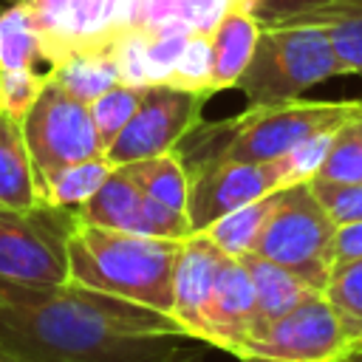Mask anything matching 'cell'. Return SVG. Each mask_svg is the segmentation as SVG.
<instances>
[{
    "label": "cell",
    "mask_w": 362,
    "mask_h": 362,
    "mask_svg": "<svg viewBox=\"0 0 362 362\" xmlns=\"http://www.w3.org/2000/svg\"><path fill=\"white\" fill-rule=\"evenodd\" d=\"M181 339L170 314L74 280L0 283V359L8 362H170Z\"/></svg>",
    "instance_id": "cell-1"
},
{
    "label": "cell",
    "mask_w": 362,
    "mask_h": 362,
    "mask_svg": "<svg viewBox=\"0 0 362 362\" xmlns=\"http://www.w3.org/2000/svg\"><path fill=\"white\" fill-rule=\"evenodd\" d=\"M181 243L76 223L68 238V280L173 317V269Z\"/></svg>",
    "instance_id": "cell-2"
},
{
    "label": "cell",
    "mask_w": 362,
    "mask_h": 362,
    "mask_svg": "<svg viewBox=\"0 0 362 362\" xmlns=\"http://www.w3.org/2000/svg\"><path fill=\"white\" fill-rule=\"evenodd\" d=\"M362 110V102H274L249 105L243 113L204 130V158L274 161L300 141L337 130ZM198 158V161H204Z\"/></svg>",
    "instance_id": "cell-3"
},
{
    "label": "cell",
    "mask_w": 362,
    "mask_h": 362,
    "mask_svg": "<svg viewBox=\"0 0 362 362\" xmlns=\"http://www.w3.org/2000/svg\"><path fill=\"white\" fill-rule=\"evenodd\" d=\"M345 74L325 28L263 25L238 88L249 105H274L300 99L308 88Z\"/></svg>",
    "instance_id": "cell-4"
},
{
    "label": "cell",
    "mask_w": 362,
    "mask_h": 362,
    "mask_svg": "<svg viewBox=\"0 0 362 362\" xmlns=\"http://www.w3.org/2000/svg\"><path fill=\"white\" fill-rule=\"evenodd\" d=\"M337 229L339 226L322 209L311 187L291 184L277 189L274 206L249 255L272 260L303 277L311 288L325 291L334 269Z\"/></svg>",
    "instance_id": "cell-5"
},
{
    "label": "cell",
    "mask_w": 362,
    "mask_h": 362,
    "mask_svg": "<svg viewBox=\"0 0 362 362\" xmlns=\"http://www.w3.org/2000/svg\"><path fill=\"white\" fill-rule=\"evenodd\" d=\"M76 212L51 206L0 204V283L57 286L68 283V238Z\"/></svg>",
    "instance_id": "cell-6"
},
{
    "label": "cell",
    "mask_w": 362,
    "mask_h": 362,
    "mask_svg": "<svg viewBox=\"0 0 362 362\" xmlns=\"http://www.w3.org/2000/svg\"><path fill=\"white\" fill-rule=\"evenodd\" d=\"M23 130L37 175V189L68 164L105 156L90 105L71 96L51 79L23 116Z\"/></svg>",
    "instance_id": "cell-7"
},
{
    "label": "cell",
    "mask_w": 362,
    "mask_h": 362,
    "mask_svg": "<svg viewBox=\"0 0 362 362\" xmlns=\"http://www.w3.org/2000/svg\"><path fill=\"white\" fill-rule=\"evenodd\" d=\"M206 99L209 93L204 90H187L167 82L147 85L139 110L105 150V158L113 167H122L175 150L192 130L201 127V110Z\"/></svg>",
    "instance_id": "cell-8"
},
{
    "label": "cell",
    "mask_w": 362,
    "mask_h": 362,
    "mask_svg": "<svg viewBox=\"0 0 362 362\" xmlns=\"http://www.w3.org/2000/svg\"><path fill=\"white\" fill-rule=\"evenodd\" d=\"M354 345L339 314L322 291H314L263 334L246 339L240 354H263L294 362H337Z\"/></svg>",
    "instance_id": "cell-9"
},
{
    "label": "cell",
    "mask_w": 362,
    "mask_h": 362,
    "mask_svg": "<svg viewBox=\"0 0 362 362\" xmlns=\"http://www.w3.org/2000/svg\"><path fill=\"white\" fill-rule=\"evenodd\" d=\"M189 170V204L187 215L192 223V235L204 232L218 218L232 209L252 204L274 189H283L280 173L274 161H226V158H204L187 164Z\"/></svg>",
    "instance_id": "cell-10"
},
{
    "label": "cell",
    "mask_w": 362,
    "mask_h": 362,
    "mask_svg": "<svg viewBox=\"0 0 362 362\" xmlns=\"http://www.w3.org/2000/svg\"><path fill=\"white\" fill-rule=\"evenodd\" d=\"M255 325V283L243 257L223 255L204 311V342L238 356Z\"/></svg>",
    "instance_id": "cell-11"
},
{
    "label": "cell",
    "mask_w": 362,
    "mask_h": 362,
    "mask_svg": "<svg viewBox=\"0 0 362 362\" xmlns=\"http://www.w3.org/2000/svg\"><path fill=\"white\" fill-rule=\"evenodd\" d=\"M223 252L201 232L181 243L173 269V320L192 339H204V311L212 294L215 272Z\"/></svg>",
    "instance_id": "cell-12"
},
{
    "label": "cell",
    "mask_w": 362,
    "mask_h": 362,
    "mask_svg": "<svg viewBox=\"0 0 362 362\" xmlns=\"http://www.w3.org/2000/svg\"><path fill=\"white\" fill-rule=\"evenodd\" d=\"M260 23L243 11V8H226L223 17L215 23V28L209 31L212 40V79L209 88L212 93L226 90V88H238L240 74L246 71L257 37H260Z\"/></svg>",
    "instance_id": "cell-13"
},
{
    "label": "cell",
    "mask_w": 362,
    "mask_h": 362,
    "mask_svg": "<svg viewBox=\"0 0 362 362\" xmlns=\"http://www.w3.org/2000/svg\"><path fill=\"white\" fill-rule=\"evenodd\" d=\"M243 263L249 266V274H252V283H255V325H252V337L263 334L269 325H274L280 317H286L308 294L317 291L303 277H297L294 272H288V269H283V266H277L272 260H263L257 255H246Z\"/></svg>",
    "instance_id": "cell-14"
},
{
    "label": "cell",
    "mask_w": 362,
    "mask_h": 362,
    "mask_svg": "<svg viewBox=\"0 0 362 362\" xmlns=\"http://www.w3.org/2000/svg\"><path fill=\"white\" fill-rule=\"evenodd\" d=\"M0 204L34 206L40 204L37 175L25 144L23 119L0 110Z\"/></svg>",
    "instance_id": "cell-15"
},
{
    "label": "cell",
    "mask_w": 362,
    "mask_h": 362,
    "mask_svg": "<svg viewBox=\"0 0 362 362\" xmlns=\"http://www.w3.org/2000/svg\"><path fill=\"white\" fill-rule=\"evenodd\" d=\"M141 201H144V189L124 173V167H113L110 175L102 181V187L74 212L79 223L133 232Z\"/></svg>",
    "instance_id": "cell-16"
},
{
    "label": "cell",
    "mask_w": 362,
    "mask_h": 362,
    "mask_svg": "<svg viewBox=\"0 0 362 362\" xmlns=\"http://www.w3.org/2000/svg\"><path fill=\"white\" fill-rule=\"evenodd\" d=\"M48 79L88 105L96 96H102L107 88L122 82L116 59H113V45L71 51L68 57H62L57 65L48 68Z\"/></svg>",
    "instance_id": "cell-17"
},
{
    "label": "cell",
    "mask_w": 362,
    "mask_h": 362,
    "mask_svg": "<svg viewBox=\"0 0 362 362\" xmlns=\"http://www.w3.org/2000/svg\"><path fill=\"white\" fill-rule=\"evenodd\" d=\"M124 173L144 189V195L178 209V212H187V204H189V170H187V161L181 156V150H170V153H161V156H150V158H141V161H130V164H122Z\"/></svg>",
    "instance_id": "cell-18"
},
{
    "label": "cell",
    "mask_w": 362,
    "mask_h": 362,
    "mask_svg": "<svg viewBox=\"0 0 362 362\" xmlns=\"http://www.w3.org/2000/svg\"><path fill=\"white\" fill-rule=\"evenodd\" d=\"M37 62H45V57L34 8L25 0H14L0 11V71L34 68Z\"/></svg>",
    "instance_id": "cell-19"
},
{
    "label": "cell",
    "mask_w": 362,
    "mask_h": 362,
    "mask_svg": "<svg viewBox=\"0 0 362 362\" xmlns=\"http://www.w3.org/2000/svg\"><path fill=\"white\" fill-rule=\"evenodd\" d=\"M274 195H277V189L263 195V198H257V201H252V204H243V206L232 209L229 215H223L215 223H209L201 235L209 238L223 255L246 257L255 249V243H257V238L263 232V223H266V218H269V212L274 206Z\"/></svg>",
    "instance_id": "cell-20"
},
{
    "label": "cell",
    "mask_w": 362,
    "mask_h": 362,
    "mask_svg": "<svg viewBox=\"0 0 362 362\" xmlns=\"http://www.w3.org/2000/svg\"><path fill=\"white\" fill-rule=\"evenodd\" d=\"M110 170H113V164L105 156L68 164L40 187V201H45L51 206H62V209H76L102 187V181L110 175Z\"/></svg>",
    "instance_id": "cell-21"
},
{
    "label": "cell",
    "mask_w": 362,
    "mask_h": 362,
    "mask_svg": "<svg viewBox=\"0 0 362 362\" xmlns=\"http://www.w3.org/2000/svg\"><path fill=\"white\" fill-rule=\"evenodd\" d=\"M322 294L339 314L345 334L356 348L362 342V257L334 263Z\"/></svg>",
    "instance_id": "cell-22"
},
{
    "label": "cell",
    "mask_w": 362,
    "mask_h": 362,
    "mask_svg": "<svg viewBox=\"0 0 362 362\" xmlns=\"http://www.w3.org/2000/svg\"><path fill=\"white\" fill-rule=\"evenodd\" d=\"M314 178L337 184L362 181V110L334 130L325 161Z\"/></svg>",
    "instance_id": "cell-23"
},
{
    "label": "cell",
    "mask_w": 362,
    "mask_h": 362,
    "mask_svg": "<svg viewBox=\"0 0 362 362\" xmlns=\"http://www.w3.org/2000/svg\"><path fill=\"white\" fill-rule=\"evenodd\" d=\"M226 8V0H144L139 28H153L167 20H184L192 31L209 34Z\"/></svg>",
    "instance_id": "cell-24"
},
{
    "label": "cell",
    "mask_w": 362,
    "mask_h": 362,
    "mask_svg": "<svg viewBox=\"0 0 362 362\" xmlns=\"http://www.w3.org/2000/svg\"><path fill=\"white\" fill-rule=\"evenodd\" d=\"M147 34V71H150V85H161L170 79L184 45L189 42V37L195 34L184 20H167L161 25L144 28Z\"/></svg>",
    "instance_id": "cell-25"
},
{
    "label": "cell",
    "mask_w": 362,
    "mask_h": 362,
    "mask_svg": "<svg viewBox=\"0 0 362 362\" xmlns=\"http://www.w3.org/2000/svg\"><path fill=\"white\" fill-rule=\"evenodd\" d=\"M141 93H144V88L119 82V85L107 88L102 96H96L90 102V116H93V124L99 130V139H102L105 150L113 144V139L127 127V122L139 110Z\"/></svg>",
    "instance_id": "cell-26"
},
{
    "label": "cell",
    "mask_w": 362,
    "mask_h": 362,
    "mask_svg": "<svg viewBox=\"0 0 362 362\" xmlns=\"http://www.w3.org/2000/svg\"><path fill=\"white\" fill-rule=\"evenodd\" d=\"M209 79H212V40H209V34L195 31L189 37V42L184 45L167 85L187 88V90H204L212 96Z\"/></svg>",
    "instance_id": "cell-27"
},
{
    "label": "cell",
    "mask_w": 362,
    "mask_h": 362,
    "mask_svg": "<svg viewBox=\"0 0 362 362\" xmlns=\"http://www.w3.org/2000/svg\"><path fill=\"white\" fill-rule=\"evenodd\" d=\"M331 136H334V130L317 133V136L300 141L297 147H291L288 153H283L280 158H274V167H277V173H280V184H283V187L308 184V181L320 173V167H322V161H325V153H328V147H331Z\"/></svg>",
    "instance_id": "cell-28"
},
{
    "label": "cell",
    "mask_w": 362,
    "mask_h": 362,
    "mask_svg": "<svg viewBox=\"0 0 362 362\" xmlns=\"http://www.w3.org/2000/svg\"><path fill=\"white\" fill-rule=\"evenodd\" d=\"M48 82V71L40 74L34 68H8L0 71V110L11 116H25L28 107L37 102Z\"/></svg>",
    "instance_id": "cell-29"
},
{
    "label": "cell",
    "mask_w": 362,
    "mask_h": 362,
    "mask_svg": "<svg viewBox=\"0 0 362 362\" xmlns=\"http://www.w3.org/2000/svg\"><path fill=\"white\" fill-rule=\"evenodd\" d=\"M311 192L322 204V209L331 215L337 226L345 223H359L362 221V181L356 184H337V181H322L311 178L308 181Z\"/></svg>",
    "instance_id": "cell-30"
},
{
    "label": "cell",
    "mask_w": 362,
    "mask_h": 362,
    "mask_svg": "<svg viewBox=\"0 0 362 362\" xmlns=\"http://www.w3.org/2000/svg\"><path fill=\"white\" fill-rule=\"evenodd\" d=\"M320 0H249V14L260 25H283L297 11L314 6Z\"/></svg>",
    "instance_id": "cell-31"
},
{
    "label": "cell",
    "mask_w": 362,
    "mask_h": 362,
    "mask_svg": "<svg viewBox=\"0 0 362 362\" xmlns=\"http://www.w3.org/2000/svg\"><path fill=\"white\" fill-rule=\"evenodd\" d=\"M356 257H362V221L339 226L337 229V243H334V263L356 260Z\"/></svg>",
    "instance_id": "cell-32"
},
{
    "label": "cell",
    "mask_w": 362,
    "mask_h": 362,
    "mask_svg": "<svg viewBox=\"0 0 362 362\" xmlns=\"http://www.w3.org/2000/svg\"><path fill=\"white\" fill-rule=\"evenodd\" d=\"M25 3L34 8V17H37V20H48V17L59 14L68 0H25Z\"/></svg>",
    "instance_id": "cell-33"
},
{
    "label": "cell",
    "mask_w": 362,
    "mask_h": 362,
    "mask_svg": "<svg viewBox=\"0 0 362 362\" xmlns=\"http://www.w3.org/2000/svg\"><path fill=\"white\" fill-rule=\"evenodd\" d=\"M240 362H294V359H277V356H263V354H240Z\"/></svg>",
    "instance_id": "cell-34"
},
{
    "label": "cell",
    "mask_w": 362,
    "mask_h": 362,
    "mask_svg": "<svg viewBox=\"0 0 362 362\" xmlns=\"http://www.w3.org/2000/svg\"><path fill=\"white\" fill-rule=\"evenodd\" d=\"M337 362H362V345L359 348H351L345 356H339Z\"/></svg>",
    "instance_id": "cell-35"
},
{
    "label": "cell",
    "mask_w": 362,
    "mask_h": 362,
    "mask_svg": "<svg viewBox=\"0 0 362 362\" xmlns=\"http://www.w3.org/2000/svg\"><path fill=\"white\" fill-rule=\"evenodd\" d=\"M226 6H229V8L235 6V8H243V11H249V0H226Z\"/></svg>",
    "instance_id": "cell-36"
},
{
    "label": "cell",
    "mask_w": 362,
    "mask_h": 362,
    "mask_svg": "<svg viewBox=\"0 0 362 362\" xmlns=\"http://www.w3.org/2000/svg\"><path fill=\"white\" fill-rule=\"evenodd\" d=\"M170 362H187V359H184V356H178V359H170Z\"/></svg>",
    "instance_id": "cell-37"
},
{
    "label": "cell",
    "mask_w": 362,
    "mask_h": 362,
    "mask_svg": "<svg viewBox=\"0 0 362 362\" xmlns=\"http://www.w3.org/2000/svg\"><path fill=\"white\" fill-rule=\"evenodd\" d=\"M0 362H8V359H0Z\"/></svg>",
    "instance_id": "cell-38"
},
{
    "label": "cell",
    "mask_w": 362,
    "mask_h": 362,
    "mask_svg": "<svg viewBox=\"0 0 362 362\" xmlns=\"http://www.w3.org/2000/svg\"><path fill=\"white\" fill-rule=\"evenodd\" d=\"M359 345H362V342H359ZM359 345H356V348H359Z\"/></svg>",
    "instance_id": "cell-39"
},
{
    "label": "cell",
    "mask_w": 362,
    "mask_h": 362,
    "mask_svg": "<svg viewBox=\"0 0 362 362\" xmlns=\"http://www.w3.org/2000/svg\"><path fill=\"white\" fill-rule=\"evenodd\" d=\"M11 3H14V0H11Z\"/></svg>",
    "instance_id": "cell-40"
}]
</instances>
